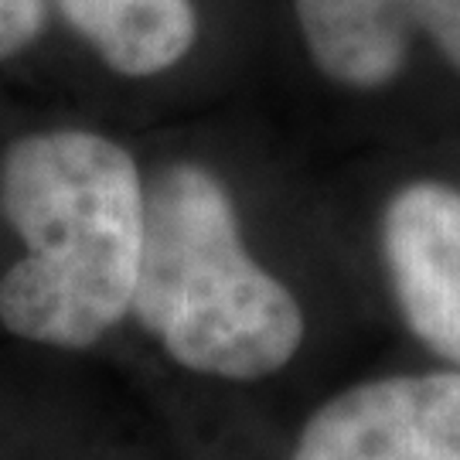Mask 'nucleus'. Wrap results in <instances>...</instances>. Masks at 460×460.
Listing matches in <instances>:
<instances>
[{
    "label": "nucleus",
    "mask_w": 460,
    "mask_h": 460,
    "mask_svg": "<svg viewBox=\"0 0 460 460\" xmlns=\"http://www.w3.org/2000/svg\"><path fill=\"white\" fill-rule=\"evenodd\" d=\"M382 256L406 328L460 368V188H399L382 215Z\"/></svg>",
    "instance_id": "nucleus-4"
},
{
    "label": "nucleus",
    "mask_w": 460,
    "mask_h": 460,
    "mask_svg": "<svg viewBox=\"0 0 460 460\" xmlns=\"http://www.w3.org/2000/svg\"><path fill=\"white\" fill-rule=\"evenodd\" d=\"M0 212L28 246L0 279V324L34 345L89 348L130 314L144 181L89 130L21 137L0 164Z\"/></svg>",
    "instance_id": "nucleus-1"
},
{
    "label": "nucleus",
    "mask_w": 460,
    "mask_h": 460,
    "mask_svg": "<svg viewBox=\"0 0 460 460\" xmlns=\"http://www.w3.org/2000/svg\"><path fill=\"white\" fill-rule=\"evenodd\" d=\"M290 460H460V368L351 385L307 420Z\"/></svg>",
    "instance_id": "nucleus-3"
},
{
    "label": "nucleus",
    "mask_w": 460,
    "mask_h": 460,
    "mask_svg": "<svg viewBox=\"0 0 460 460\" xmlns=\"http://www.w3.org/2000/svg\"><path fill=\"white\" fill-rule=\"evenodd\" d=\"M66 21L130 79L178 66L195 41L191 0H58Z\"/></svg>",
    "instance_id": "nucleus-6"
},
{
    "label": "nucleus",
    "mask_w": 460,
    "mask_h": 460,
    "mask_svg": "<svg viewBox=\"0 0 460 460\" xmlns=\"http://www.w3.org/2000/svg\"><path fill=\"white\" fill-rule=\"evenodd\" d=\"M51 0H0V62L24 51L45 31Z\"/></svg>",
    "instance_id": "nucleus-7"
},
{
    "label": "nucleus",
    "mask_w": 460,
    "mask_h": 460,
    "mask_svg": "<svg viewBox=\"0 0 460 460\" xmlns=\"http://www.w3.org/2000/svg\"><path fill=\"white\" fill-rule=\"evenodd\" d=\"M314 66L331 83L382 89L402 72L410 38L427 34L460 72V0H294Z\"/></svg>",
    "instance_id": "nucleus-5"
},
{
    "label": "nucleus",
    "mask_w": 460,
    "mask_h": 460,
    "mask_svg": "<svg viewBox=\"0 0 460 460\" xmlns=\"http://www.w3.org/2000/svg\"><path fill=\"white\" fill-rule=\"evenodd\" d=\"M130 311L178 365L232 382L273 376L304 341L296 296L246 252L229 188L201 164L144 188Z\"/></svg>",
    "instance_id": "nucleus-2"
}]
</instances>
